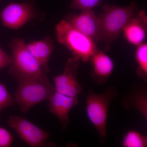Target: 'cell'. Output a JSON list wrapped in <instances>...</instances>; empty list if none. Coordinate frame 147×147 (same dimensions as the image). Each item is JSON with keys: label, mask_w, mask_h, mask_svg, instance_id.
Returning <instances> with one entry per match:
<instances>
[{"label": "cell", "mask_w": 147, "mask_h": 147, "mask_svg": "<svg viewBox=\"0 0 147 147\" xmlns=\"http://www.w3.org/2000/svg\"><path fill=\"white\" fill-rule=\"evenodd\" d=\"M90 61L93 68L90 73L91 77L97 84H105L114 70L113 60L103 51L97 48Z\"/></svg>", "instance_id": "8fae6325"}, {"label": "cell", "mask_w": 147, "mask_h": 147, "mask_svg": "<svg viewBox=\"0 0 147 147\" xmlns=\"http://www.w3.org/2000/svg\"><path fill=\"white\" fill-rule=\"evenodd\" d=\"M8 46L12 52L9 73L16 82L36 78L45 73L27 49L23 38H13L9 42Z\"/></svg>", "instance_id": "5b68a950"}, {"label": "cell", "mask_w": 147, "mask_h": 147, "mask_svg": "<svg viewBox=\"0 0 147 147\" xmlns=\"http://www.w3.org/2000/svg\"><path fill=\"white\" fill-rule=\"evenodd\" d=\"M121 105L124 109L134 108L138 110L146 120L147 119V90L142 84L131 87L128 93L123 96Z\"/></svg>", "instance_id": "5bb4252c"}, {"label": "cell", "mask_w": 147, "mask_h": 147, "mask_svg": "<svg viewBox=\"0 0 147 147\" xmlns=\"http://www.w3.org/2000/svg\"><path fill=\"white\" fill-rule=\"evenodd\" d=\"M147 17L146 11L141 10L135 14L124 28V35L130 44L140 45L146 37Z\"/></svg>", "instance_id": "7c38bea8"}, {"label": "cell", "mask_w": 147, "mask_h": 147, "mask_svg": "<svg viewBox=\"0 0 147 147\" xmlns=\"http://www.w3.org/2000/svg\"><path fill=\"white\" fill-rule=\"evenodd\" d=\"M118 94L115 87L110 86L100 94L89 90L86 96L87 116L97 131L101 144L105 143L107 138L108 109L112 101Z\"/></svg>", "instance_id": "3957f363"}, {"label": "cell", "mask_w": 147, "mask_h": 147, "mask_svg": "<svg viewBox=\"0 0 147 147\" xmlns=\"http://www.w3.org/2000/svg\"><path fill=\"white\" fill-rule=\"evenodd\" d=\"M48 100L50 113L58 118L63 130H65L69 123L70 111L79 102L78 97L67 96L55 91Z\"/></svg>", "instance_id": "30bf717a"}, {"label": "cell", "mask_w": 147, "mask_h": 147, "mask_svg": "<svg viewBox=\"0 0 147 147\" xmlns=\"http://www.w3.org/2000/svg\"><path fill=\"white\" fill-rule=\"evenodd\" d=\"M12 134L5 128L0 127V147H8L12 144Z\"/></svg>", "instance_id": "d6986e66"}, {"label": "cell", "mask_w": 147, "mask_h": 147, "mask_svg": "<svg viewBox=\"0 0 147 147\" xmlns=\"http://www.w3.org/2000/svg\"><path fill=\"white\" fill-rule=\"evenodd\" d=\"M80 61L69 58L66 63L63 73L54 78L55 91L73 97H78L82 88L77 79Z\"/></svg>", "instance_id": "52a82bcc"}, {"label": "cell", "mask_w": 147, "mask_h": 147, "mask_svg": "<svg viewBox=\"0 0 147 147\" xmlns=\"http://www.w3.org/2000/svg\"><path fill=\"white\" fill-rule=\"evenodd\" d=\"M28 50L39 63L42 71L47 74L50 71L48 62L54 49L53 40L51 37L26 44Z\"/></svg>", "instance_id": "4fadbf2b"}, {"label": "cell", "mask_w": 147, "mask_h": 147, "mask_svg": "<svg viewBox=\"0 0 147 147\" xmlns=\"http://www.w3.org/2000/svg\"><path fill=\"white\" fill-rule=\"evenodd\" d=\"M65 20L77 30L92 40L96 44L99 39V23L92 9L82 10L79 14L67 15Z\"/></svg>", "instance_id": "9c48e42d"}, {"label": "cell", "mask_w": 147, "mask_h": 147, "mask_svg": "<svg viewBox=\"0 0 147 147\" xmlns=\"http://www.w3.org/2000/svg\"><path fill=\"white\" fill-rule=\"evenodd\" d=\"M0 1H2V0H0Z\"/></svg>", "instance_id": "44dd1931"}, {"label": "cell", "mask_w": 147, "mask_h": 147, "mask_svg": "<svg viewBox=\"0 0 147 147\" xmlns=\"http://www.w3.org/2000/svg\"><path fill=\"white\" fill-rule=\"evenodd\" d=\"M11 57L0 47V70L10 64Z\"/></svg>", "instance_id": "ffe728a7"}, {"label": "cell", "mask_w": 147, "mask_h": 147, "mask_svg": "<svg viewBox=\"0 0 147 147\" xmlns=\"http://www.w3.org/2000/svg\"><path fill=\"white\" fill-rule=\"evenodd\" d=\"M138 65L137 74L145 82L147 78V44L143 43L138 45L135 53Z\"/></svg>", "instance_id": "9a60e30c"}, {"label": "cell", "mask_w": 147, "mask_h": 147, "mask_svg": "<svg viewBox=\"0 0 147 147\" xmlns=\"http://www.w3.org/2000/svg\"><path fill=\"white\" fill-rule=\"evenodd\" d=\"M34 7L27 3H11L0 13L2 25L11 30H18L34 18Z\"/></svg>", "instance_id": "ba28073f"}, {"label": "cell", "mask_w": 147, "mask_h": 147, "mask_svg": "<svg viewBox=\"0 0 147 147\" xmlns=\"http://www.w3.org/2000/svg\"><path fill=\"white\" fill-rule=\"evenodd\" d=\"M122 145L125 147H147V138L138 131L129 130L124 136Z\"/></svg>", "instance_id": "2e32d148"}, {"label": "cell", "mask_w": 147, "mask_h": 147, "mask_svg": "<svg viewBox=\"0 0 147 147\" xmlns=\"http://www.w3.org/2000/svg\"><path fill=\"white\" fill-rule=\"evenodd\" d=\"M7 123L21 139L30 146L43 147L50 137L49 134L31 122L16 115L10 116Z\"/></svg>", "instance_id": "8992f818"}, {"label": "cell", "mask_w": 147, "mask_h": 147, "mask_svg": "<svg viewBox=\"0 0 147 147\" xmlns=\"http://www.w3.org/2000/svg\"><path fill=\"white\" fill-rule=\"evenodd\" d=\"M56 31L58 42L71 51L75 59L88 62L97 50V44L92 40L74 28L65 19L57 25Z\"/></svg>", "instance_id": "277c9868"}, {"label": "cell", "mask_w": 147, "mask_h": 147, "mask_svg": "<svg viewBox=\"0 0 147 147\" xmlns=\"http://www.w3.org/2000/svg\"><path fill=\"white\" fill-rule=\"evenodd\" d=\"M103 13L98 16L99 39L104 43V50H110L113 42L118 37L124 28L136 14L138 9L135 1L129 5L119 7L104 5Z\"/></svg>", "instance_id": "6da1fadb"}, {"label": "cell", "mask_w": 147, "mask_h": 147, "mask_svg": "<svg viewBox=\"0 0 147 147\" xmlns=\"http://www.w3.org/2000/svg\"><path fill=\"white\" fill-rule=\"evenodd\" d=\"M102 0H72L70 7L82 10L92 9L100 5Z\"/></svg>", "instance_id": "ac0fdd59"}, {"label": "cell", "mask_w": 147, "mask_h": 147, "mask_svg": "<svg viewBox=\"0 0 147 147\" xmlns=\"http://www.w3.org/2000/svg\"><path fill=\"white\" fill-rule=\"evenodd\" d=\"M13 97L11 96L5 86L0 82V121L1 114L4 110L15 105Z\"/></svg>", "instance_id": "e0dca14e"}, {"label": "cell", "mask_w": 147, "mask_h": 147, "mask_svg": "<svg viewBox=\"0 0 147 147\" xmlns=\"http://www.w3.org/2000/svg\"><path fill=\"white\" fill-rule=\"evenodd\" d=\"M18 87L14 98L23 113H28L35 105L48 100L55 91V88L49 80L47 74L41 76L17 82Z\"/></svg>", "instance_id": "7a4b0ae2"}]
</instances>
